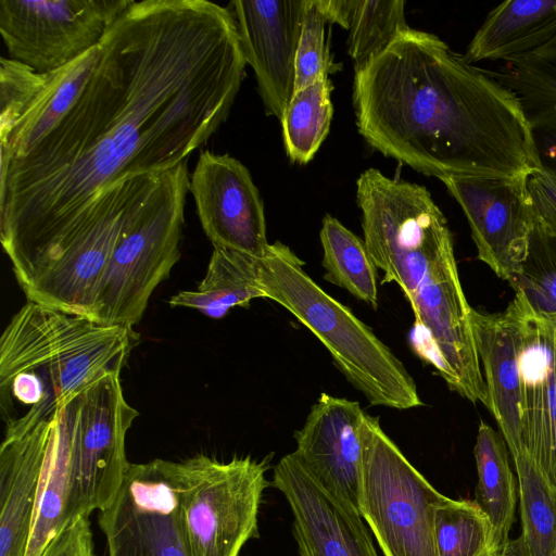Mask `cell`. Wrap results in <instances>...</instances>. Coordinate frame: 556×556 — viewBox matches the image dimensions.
I'll return each mask as SVG.
<instances>
[{
    "label": "cell",
    "mask_w": 556,
    "mask_h": 556,
    "mask_svg": "<svg viewBox=\"0 0 556 556\" xmlns=\"http://www.w3.org/2000/svg\"><path fill=\"white\" fill-rule=\"evenodd\" d=\"M134 0H0L8 59L38 74L58 71L96 48Z\"/></svg>",
    "instance_id": "9c48e42d"
},
{
    "label": "cell",
    "mask_w": 556,
    "mask_h": 556,
    "mask_svg": "<svg viewBox=\"0 0 556 556\" xmlns=\"http://www.w3.org/2000/svg\"><path fill=\"white\" fill-rule=\"evenodd\" d=\"M136 338L130 328L27 301L0 339L2 415L7 418L15 404L26 407L16 419L54 414L103 376L121 374Z\"/></svg>",
    "instance_id": "3957f363"
},
{
    "label": "cell",
    "mask_w": 556,
    "mask_h": 556,
    "mask_svg": "<svg viewBox=\"0 0 556 556\" xmlns=\"http://www.w3.org/2000/svg\"><path fill=\"white\" fill-rule=\"evenodd\" d=\"M273 484L291 509L300 556H378L359 510L327 490L293 452L275 466Z\"/></svg>",
    "instance_id": "4fadbf2b"
},
{
    "label": "cell",
    "mask_w": 556,
    "mask_h": 556,
    "mask_svg": "<svg viewBox=\"0 0 556 556\" xmlns=\"http://www.w3.org/2000/svg\"><path fill=\"white\" fill-rule=\"evenodd\" d=\"M317 3L329 23L348 29L351 0H317Z\"/></svg>",
    "instance_id": "1f68e13d"
},
{
    "label": "cell",
    "mask_w": 556,
    "mask_h": 556,
    "mask_svg": "<svg viewBox=\"0 0 556 556\" xmlns=\"http://www.w3.org/2000/svg\"><path fill=\"white\" fill-rule=\"evenodd\" d=\"M70 406L73 452L66 523L113 502L129 465L126 433L139 416L125 400L119 372L87 387L70 399Z\"/></svg>",
    "instance_id": "ba28073f"
},
{
    "label": "cell",
    "mask_w": 556,
    "mask_h": 556,
    "mask_svg": "<svg viewBox=\"0 0 556 556\" xmlns=\"http://www.w3.org/2000/svg\"><path fill=\"white\" fill-rule=\"evenodd\" d=\"M490 73L517 96L535 141L542 139L556 156V36Z\"/></svg>",
    "instance_id": "44dd1931"
},
{
    "label": "cell",
    "mask_w": 556,
    "mask_h": 556,
    "mask_svg": "<svg viewBox=\"0 0 556 556\" xmlns=\"http://www.w3.org/2000/svg\"><path fill=\"white\" fill-rule=\"evenodd\" d=\"M41 556H94L89 516L80 515L66 523Z\"/></svg>",
    "instance_id": "f546056e"
},
{
    "label": "cell",
    "mask_w": 556,
    "mask_h": 556,
    "mask_svg": "<svg viewBox=\"0 0 556 556\" xmlns=\"http://www.w3.org/2000/svg\"><path fill=\"white\" fill-rule=\"evenodd\" d=\"M188 160L147 176L103 271L91 319L132 329L154 289L180 257L189 192Z\"/></svg>",
    "instance_id": "5b68a950"
},
{
    "label": "cell",
    "mask_w": 556,
    "mask_h": 556,
    "mask_svg": "<svg viewBox=\"0 0 556 556\" xmlns=\"http://www.w3.org/2000/svg\"><path fill=\"white\" fill-rule=\"evenodd\" d=\"M527 184L535 213L556 226V169L543 166L528 177Z\"/></svg>",
    "instance_id": "4dcf8cb0"
},
{
    "label": "cell",
    "mask_w": 556,
    "mask_h": 556,
    "mask_svg": "<svg viewBox=\"0 0 556 556\" xmlns=\"http://www.w3.org/2000/svg\"><path fill=\"white\" fill-rule=\"evenodd\" d=\"M365 415L358 402L321 393L294 432L293 453L327 490L358 510Z\"/></svg>",
    "instance_id": "2e32d148"
},
{
    "label": "cell",
    "mask_w": 556,
    "mask_h": 556,
    "mask_svg": "<svg viewBox=\"0 0 556 556\" xmlns=\"http://www.w3.org/2000/svg\"><path fill=\"white\" fill-rule=\"evenodd\" d=\"M509 285L536 313L556 323V226L534 210L525 252Z\"/></svg>",
    "instance_id": "d4e9b609"
},
{
    "label": "cell",
    "mask_w": 556,
    "mask_h": 556,
    "mask_svg": "<svg viewBox=\"0 0 556 556\" xmlns=\"http://www.w3.org/2000/svg\"><path fill=\"white\" fill-rule=\"evenodd\" d=\"M201 226L214 247L263 257L268 248L264 204L249 169L228 154L200 152L190 175Z\"/></svg>",
    "instance_id": "7c38bea8"
},
{
    "label": "cell",
    "mask_w": 556,
    "mask_h": 556,
    "mask_svg": "<svg viewBox=\"0 0 556 556\" xmlns=\"http://www.w3.org/2000/svg\"><path fill=\"white\" fill-rule=\"evenodd\" d=\"M306 0H235L231 12L245 62L268 115L281 119L295 91V56Z\"/></svg>",
    "instance_id": "9a60e30c"
},
{
    "label": "cell",
    "mask_w": 556,
    "mask_h": 556,
    "mask_svg": "<svg viewBox=\"0 0 556 556\" xmlns=\"http://www.w3.org/2000/svg\"><path fill=\"white\" fill-rule=\"evenodd\" d=\"M324 278L343 288L374 309L378 307L376 269L364 240L337 218L326 215L319 232Z\"/></svg>",
    "instance_id": "603a6c76"
},
{
    "label": "cell",
    "mask_w": 556,
    "mask_h": 556,
    "mask_svg": "<svg viewBox=\"0 0 556 556\" xmlns=\"http://www.w3.org/2000/svg\"><path fill=\"white\" fill-rule=\"evenodd\" d=\"M245 60L228 8L134 0L59 122L1 157L0 241L27 296L56 280L98 197L187 161L227 119Z\"/></svg>",
    "instance_id": "6da1fadb"
},
{
    "label": "cell",
    "mask_w": 556,
    "mask_h": 556,
    "mask_svg": "<svg viewBox=\"0 0 556 556\" xmlns=\"http://www.w3.org/2000/svg\"><path fill=\"white\" fill-rule=\"evenodd\" d=\"M503 313L516 343L525 444L556 490L555 323L536 313L520 291Z\"/></svg>",
    "instance_id": "30bf717a"
},
{
    "label": "cell",
    "mask_w": 556,
    "mask_h": 556,
    "mask_svg": "<svg viewBox=\"0 0 556 556\" xmlns=\"http://www.w3.org/2000/svg\"><path fill=\"white\" fill-rule=\"evenodd\" d=\"M359 513L383 556H439L434 535L437 507L446 498L365 415Z\"/></svg>",
    "instance_id": "52a82bcc"
},
{
    "label": "cell",
    "mask_w": 556,
    "mask_h": 556,
    "mask_svg": "<svg viewBox=\"0 0 556 556\" xmlns=\"http://www.w3.org/2000/svg\"><path fill=\"white\" fill-rule=\"evenodd\" d=\"M473 454L478 473L475 502L489 517L497 543L505 545L517 503L507 445L502 434L480 421Z\"/></svg>",
    "instance_id": "7402d4cb"
},
{
    "label": "cell",
    "mask_w": 556,
    "mask_h": 556,
    "mask_svg": "<svg viewBox=\"0 0 556 556\" xmlns=\"http://www.w3.org/2000/svg\"><path fill=\"white\" fill-rule=\"evenodd\" d=\"M108 556H186L176 500L160 458L129 463L113 502L100 511Z\"/></svg>",
    "instance_id": "8fae6325"
},
{
    "label": "cell",
    "mask_w": 556,
    "mask_h": 556,
    "mask_svg": "<svg viewBox=\"0 0 556 556\" xmlns=\"http://www.w3.org/2000/svg\"><path fill=\"white\" fill-rule=\"evenodd\" d=\"M556 36V0H508L489 12L464 59L505 61L531 52Z\"/></svg>",
    "instance_id": "d6986e66"
},
{
    "label": "cell",
    "mask_w": 556,
    "mask_h": 556,
    "mask_svg": "<svg viewBox=\"0 0 556 556\" xmlns=\"http://www.w3.org/2000/svg\"><path fill=\"white\" fill-rule=\"evenodd\" d=\"M481 556H504V545L503 546H494L486 551Z\"/></svg>",
    "instance_id": "836d02e7"
},
{
    "label": "cell",
    "mask_w": 556,
    "mask_h": 556,
    "mask_svg": "<svg viewBox=\"0 0 556 556\" xmlns=\"http://www.w3.org/2000/svg\"><path fill=\"white\" fill-rule=\"evenodd\" d=\"M260 258L240 251L214 247L207 270L195 290L173 295L170 306L193 308L213 319L236 306H249L265 298L260 285Z\"/></svg>",
    "instance_id": "ffe728a7"
},
{
    "label": "cell",
    "mask_w": 556,
    "mask_h": 556,
    "mask_svg": "<svg viewBox=\"0 0 556 556\" xmlns=\"http://www.w3.org/2000/svg\"><path fill=\"white\" fill-rule=\"evenodd\" d=\"M326 23L328 21L317 0H306L295 56V91L329 74L331 61L326 42Z\"/></svg>",
    "instance_id": "f1b7e54d"
},
{
    "label": "cell",
    "mask_w": 556,
    "mask_h": 556,
    "mask_svg": "<svg viewBox=\"0 0 556 556\" xmlns=\"http://www.w3.org/2000/svg\"><path fill=\"white\" fill-rule=\"evenodd\" d=\"M281 242L260 258V285L324 344L346 380L371 405L408 409L422 405L414 379L378 337L324 291Z\"/></svg>",
    "instance_id": "277c9868"
},
{
    "label": "cell",
    "mask_w": 556,
    "mask_h": 556,
    "mask_svg": "<svg viewBox=\"0 0 556 556\" xmlns=\"http://www.w3.org/2000/svg\"><path fill=\"white\" fill-rule=\"evenodd\" d=\"M358 132L439 178L529 177L544 165L517 96L434 34L408 27L355 71Z\"/></svg>",
    "instance_id": "7a4b0ae2"
},
{
    "label": "cell",
    "mask_w": 556,
    "mask_h": 556,
    "mask_svg": "<svg viewBox=\"0 0 556 556\" xmlns=\"http://www.w3.org/2000/svg\"><path fill=\"white\" fill-rule=\"evenodd\" d=\"M504 556H528V552L521 535L515 540H508L505 543Z\"/></svg>",
    "instance_id": "d6a6232c"
},
{
    "label": "cell",
    "mask_w": 556,
    "mask_h": 556,
    "mask_svg": "<svg viewBox=\"0 0 556 556\" xmlns=\"http://www.w3.org/2000/svg\"><path fill=\"white\" fill-rule=\"evenodd\" d=\"M328 75L296 90L280 119L286 152L292 162L308 163L328 135L332 103Z\"/></svg>",
    "instance_id": "484cf974"
},
{
    "label": "cell",
    "mask_w": 556,
    "mask_h": 556,
    "mask_svg": "<svg viewBox=\"0 0 556 556\" xmlns=\"http://www.w3.org/2000/svg\"><path fill=\"white\" fill-rule=\"evenodd\" d=\"M173 490L186 556H239L258 536L268 460H218L204 454L160 459Z\"/></svg>",
    "instance_id": "8992f818"
},
{
    "label": "cell",
    "mask_w": 556,
    "mask_h": 556,
    "mask_svg": "<svg viewBox=\"0 0 556 556\" xmlns=\"http://www.w3.org/2000/svg\"><path fill=\"white\" fill-rule=\"evenodd\" d=\"M555 340H556V323H555Z\"/></svg>",
    "instance_id": "e575fe53"
},
{
    "label": "cell",
    "mask_w": 556,
    "mask_h": 556,
    "mask_svg": "<svg viewBox=\"0 0 556 556\" xmlns=\"http://www.w3.org/2000/svg\"><path fill=\"white\" fill-rule=\"evenodd\" d=\"M434 535L439 556H481L500 545L494 528L475 502L446 497L435 509Z\"/></svg>",
    "instance_id": "83f0119b"
},
{
    "label": "cell",
    "mask_w": 556,
    "mask_h": 556,
    "mask_svg": "<svg viewBox=\"0 0 556 556\" xmlns=\"http://www.w3.org/2000/svg\"><path fill=\"white\" fill-rule=\"evenodd\" d=\"M528 177L442 181L463 210L478 258L510 283L533 218Z\"/></svg>",
    "instance_id": "5bb4252c"
},
{
    "label": "cell",
    "mask_w": 556,
    "mask_h": 556,
    "mask_svg": "<svg viewBox=\"0 0 556 556\" xmlns=\"http://www.w3.org/2000/svg\"><path fill=\"white\" fill-rule=\"evenodd\" d=\"M472 330L495 418L510 454L526 450L522 425L521 382L516 343L504 313L472 308Z\"/></svg>",
    "instance_id": "ac0fdd59"
},
{
    "label": "cell",
    "mask_w": 556,
    "mask_h": 556,
    "mask_svg": "<svg viewBox=\"0 0 556 556\" xmlns=\"http://www.w3.org/2000/svg\"><path fill=\"white\" fill-rule=\"evenodd\" d=\"M517 473L522 533L528 556H556V490L529 454H511Z\"/></svg>",
    "instance_id": "cb8c5ba5"
},
{
    "label": "cell",
    "mask_w": 556,
    "mask_h": 556,
    "mask_svg": "<svg viewBox=\"0 0 556 556\" xmlns=\"http://www.w3.org/2000/svg\"><path fill=\"white\" fill-rule=\"evenodd\" d=\"M56 413L5 422L0 447V556H26Z\"/></svg>",
    "instance_id": "e0dca14e"
},
{
    "label": "cell",
    "mask_w": 556,
    "mask_h": 556,
    "mask_svg": "<svg viewBox=\"0 0 556 556\" xmlns=\"http://www.w3.org/2000/svg\"><path fill=\"white\" fill-rule=\"evenodd\" d=\"M408 27L402 0H351L348 52L354 72L381 54Z\"/></svg>",
    "instance_id": "4316f807"
}]
</instances>
